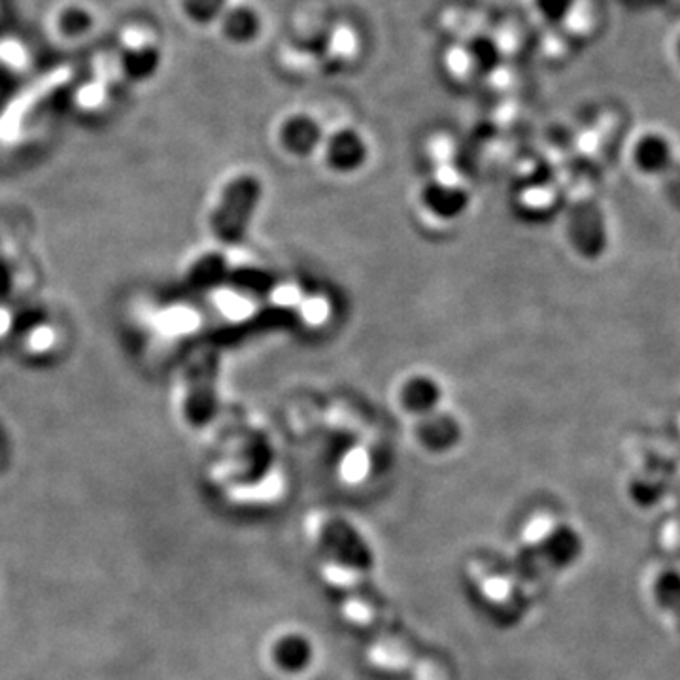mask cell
Here are the masks:
<instances>
[{
  "label": "cell",
  "mask_w": 680,
  "mask_h": 680,
  "mask_svg": "<svg viewBox=\"0 0 680 680\" xmlns=\"http://www.w3.org/2000/svg\"><path fill=\"white\" fill-rule=\"evenodd\" d=\"M260 196V180H255L254 176H240L225 189L224 201L214 217V229L222 239H239L247 229Z\"/></svg>",
  "instance_id": "cell-1"
},
{
  "label": "cell",
  "mask_w": 680,
  "mask_h": 680,
  "mask_svg": "<svg viewBox=\"0 0 680 680\" xmlns=\"http://www.w3.org/2000/svg\"><path fill=\"white\" fill-rule=\"evenodd\" d=\"M327 163L339 171H352L367 158V142L357 130L344 127L324 138Z\"/></svg>",
  "instance_id": "cell-2"
},
{
  "label": "cell",
  "mask_w": 680,
  "mask_h": 680,
  "mask_svg": "<svg viewBox=\"0 0 680 680\" xmlns=\"http://www.w3.org/2000/svg\"><path fill=\"white\" fill-rule=\"evenodd\" d=\"M322 125L308 114H291L280 127L284 148L293 155H311L324 144Z\"/></svg>",
  "instance_id": "cell-3"
},
{
  "label": "cell",
  "mask_w": 680,
  "mask_h": 680,
  "mask_svg": "<svg viewBox=\"0 0 680 680\" xmlns=\"http://www.w3.org/2000/svg\"><path fill=\"white\" fill-rule=\"evenodd\" d=\"M314 658V643L303 633H288L278 639L273 648V662L286 675L304 673Z\"/></svg>",
  "instance_id": "cell-4"
},
{
  "label": "cell",
  "mask_w": 680,
  "mask_h": 680,
  "mask_svg": "<svg viewBox=\"0 0 680 680\" xmlns=\"http://www.w3.org/2000/svg\"><path fill=\"white\" fill-rule=\"evenodd\" d=\"M261 15L255 8L248 4L231 8L224 14V33L225 37L237 43L254 42L260 37Z\"/></svg>",
  "instance_id": "cell-5"
},
{
  "label": "cell",
  "mask_w": 680,
  "mask_h": 680,
  "mask_svg": "<svg viewBox=\"0 0 680 680\" xmlns=\"http://www.w3.org/2000/svg\"><path fill=\"white\" fill-rule=\"evenodd\" d=\"M582 539L579 533L571 528H557L552 533L549 543H546V554H549V562L552 565H556L557 569H564L569 565L575 564L582 554Z\"/></svg>",
  "instance_id": "cell-6"
},
{
  "label": "cell",
  "mask_w": 680,
  "mask_h": 680,
  "mask_svg": "<svg viewBox=\"0 0 680 680\" xmlns=\"http://www.w3.org/2000/svg\"><path fill=\"white\" fill-rule=\"evenodd\" d=\"M470 66L480 74H492L503 63V50L500 42L490 35H478L470 38L465 48Z\"/></svg>",
  "instance_id": "cell-7"
},
{
  "label": "cell",
  "mask_w": 680,
  "mask_h": 680,
  "mask_svg": "<svg viewBox=\"0 0 680 680\" xmlns=\"http://www.w3.org/2000/svg\"><path fill=\"white\" fill-rule=\"evenodd\" d=\"M652 594L658 607L673 618L680 631V571L666 569L659 572L654 580Z\"/></svg>",
  "instance_id": "cell-8"
},
{
  "label": "cell",
  "mask_w": 680,
  "mask_h": 680,
  "mask_svg": "<svg viewBox=\"0 0 680 680\" xmlns=\"http://www.w3.org/2000/svg\"><path fill=\"white\" fill-rule=\"evenodd\" d=\"M633 161L635 167L646 176H656L666 171L669 161H671V150L664 140L659 138H644L643 142L638 146V150L633 152Z\"/></svg>",
  "instance_id": "cell-9"
},
{
  "label": "cell",
  "mask_w": 680,
  "mask_h": 680,
  "mask_svg": "<svg viewBox=\"0 0 680 680\" xmlns=\"http://www.w3.org/2000/svg\"><path fill=\"white\" fill-rule=\"evenodd\" d=\"M533 7L544 22L556 25V23H564L572 14L577 0H533Z\"/></svg>",
  "instance_id": "cell-10"
},
{
  "label": "cell",
  "mask_w": 680,
  "mask_h": 680,
  "mask_svg": "<svg viewBox=\"0 0 680 680\" xmlns=\"http://www.w3.org/2000/svg\"><path fill=\"white\" fill-rule=\"evenodd\" d=\"M224 10L225 0H196V14L203 20H216Z\"/></svg>",
  "instance_id": "cell-11"
}]
</instances>
